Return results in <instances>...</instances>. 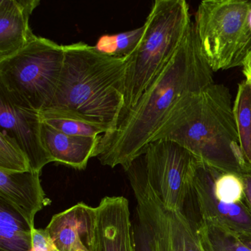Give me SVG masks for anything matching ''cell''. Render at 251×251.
I'll return each mask as SVG.
<instances>
[{
	"mask_svg": "<svg viewBox=\"0 0 251 251\" xmlns=\"http://www.w3.org/2000/svg\"><path fill=\"white\" fill-rule=\"evenodd\" d=\"M192 23L171 61L126 111L111 133L101 135L97 157L104 166L125 171L145 152L166 123L214 83Z\"/></svg>",
	"mask_w": 251,
	"mask_h": 251,
	"instance_id": "6da1fadb",
	"label": "cell"
},
{
	"mask_svg": "<svg viewBox=\"0 0 251 251\" xmlns=\"http://www.w3.org/2000/svg\"><path fill=\"white\" fill-rule=\"evenodd\" d=\"M64 52L56 92L41 114L82 120L104 127L106 133L114 131L124 108L131 56L104 55L82 42L64 45Z\"/></svg>",
	"mask_w": 251,
	"mask_h": 251,
	"instance_id": "7a4b0ae2",
	"label": "cell"
},
{
	"mask_svg": "<svg viewBox=\"0 0 251 251\" xmlns=\"http://www.w3.org/2000/svg\"><path fill=\"white\" fill-rule=\"evenodd\" d=\"M173 141L201 162L224 173H251L241 148L229 89L212 83L172 117L153 142Z\"/></svg>",
	"mask_w": 251,
	"mask_h": 251,
	"instance_id": "3957f363",
	"label": "cell"
},
{
	"mask_svg": "<svg viewBox=\"0 0 251 251\" xmlns=\"http://www.w3.org/2000/svg\"><path fill=\"white\" fill-rule=\"evenodd\" d=\"M192 23L189 5L184 0L154 1L144 23L145 34L130 58L121 117L137 103L162 73L180 48Z\"/></svg>",
	"mask_w": 251,
	"mask_h": 251,
	"instance_id": "277c9868",
	"label": "cell"
},
{
	"mask_svg": "<svg viewBox=\"0 0 251 251\" xmlns=\"http://www.w3.org/2000/svg\"><path fill=\"white\" fill-rule=\"evenodd\" d=\"M137 201L135 251H204L189 217L163 205L145 176L140 158L126 170Z\"/></svg>",
	"mask_w": 251,
	"mask_h": 251,
	"instance_id": "5b68a950",
	"label": "cell"
},
{
	"mask_svg": "<svg viewBox=\"0 0 251 251\" xmlns=\"http://www.w3.org/2000/svg\"><path fill=\"white\" fill-rule=\"evenodd\" d=\"M64 57V45L36 36L14 55L0 60V89L41 112L53 99Z\"/></svg>",
	"mask_w": 251,
	"mask_h": 251,
	"instance_id": "8992f818",
	"label": "cell"
},
{
	"mask_svg": "<svg viewBox=\"0 0 251 251\" xmlns=\"http://www.w3.org/2000/svg\"><path fill=\"white\" fill-rule=\"evenodd\" d=\"M251 1L206 0L198 6L195 27L213 72L232 68L245 33Z\"/></svg>",
	"mask_w": 251,
	"mask_h": 251,
	"instance_id": "52a82bcc",
	"label": "cell"
},
{
	"mask_svg": "<svg viewBox=\"0 0 251 251\" xmlns=\"http://www.w3.org/2000/svg\"><path fill=\"white\" fill-rule=\"evenodd\" d=\"M141 158L147 180L163 205L185 214L201 161L181 145L165 139L150 144Z\"/></svg>",
	"mask_w": 251,
	"mask_h": 251,
	"instance_id": "ba28073f",
	"label": "cell"
},
{
	"mask_svg": "<svg viewBox=\"0 0 251 251\" xmlns=\"http://www.w3.org/2000/svg\"><path fill=\"white\" fill-rule=\"evenodd\" d=\"M43 120L33 109L0 89V126L17 142L28 157L32 170L41 173L53 158L44 143Z\"/></svg>",
	"mask_w": 251,
	"mask_h": 251,
	"instance_id": "9c48e42d",
	"label": "cell"
},
{
	"mask_svg": "<svg viewBox=\"0 0 251 251\" xmlns=\"http://www.w3.org/2000/svg\"><path fill=\"white\" fill-rule=\"evenodd\" d=\"M216 170L201 161L194 177L190 198L198 208L200 221L216 223L239 236L251 237V212L245 201L226 204L214 195Z\"/></svg>",
	"mask_w": 251,
	"mask_h": 251,
	"instance_id": "30bf717a",
	"label": "cell"
},
{
	"mask_svg": "<svg viewBox=\"0 0 251 251\" xmlns=\"http://www.w3.org/2000/svg\"><path fill=\"white\" fill-rule=\"evenodd\" d=\"M95 236L90 251H135L129 202L124 197H105L96 207Z\"/></svg>",
	"mask_w": 251,
	"mask_h": 251,
	"instance_id": "8fae6325",
	"label": "cell"
},
{
	"mask_svg": "<svg viewBox=\"0 0 251 251\" xmlns=\"http://www.w3.org/2000/svg\"><path fill=\"white\" fill-rule=\"evenodd\" d=\"M96 218V207L79 202L54 215L45 229L59 251H90Z\"/></svg>",
	"mask_w": 251,
	"mask_h": 251,
	"instance_id": "7c38bea8",
	"label": "cell"
},
{
	"mask_svg": "<svg viewBox=\"0 0 251 251\" xmlns=\"http://www.w3.org/2000/svg\"><path fill=\"white\" fill-rule=\"evenodd\" d=\"M40 174L0 170V199L17 210L33 228L35 216L51 203L41 184Z\"/></svg>",
	"mask_w": 251,
	"mask_h": 251,
	"instance_id": "4fadbf2b",
	"label": "cell"
},
{
	"mask_svg": "<svg viewBox=\"0 0 251 251\" xmlns=\"http://www.w3.org/2000/svg\"><path fill=\"white\" fill-rule=\"evenodd\" d=\"M40 3L39 0L0 1V60L14 55L35 39L30 17Z\"/></svg>",
	"mask_w": 251,
	"mask_h": 251,
	"instance_id": "5bb4252c",
	"label": "cell"
},
{
	"mask_svg": "<svg viewBox=\"0 0 251 251\" xmlns=\"http://www.w3.org/2000/svg\"><path fill=\"white\" fill-rule=\"evenodd\" d=\"M100 137L70 136L43 124L44 143L54 162L75 170L86 168L90 158L95 157Z\"/></svg>",
	"mask_w": 251,
	"mask_h": 251,
	"instance_id": "9a60e30c",
	"label": "cell"
},
{
	"mask_svg": "<svg viewBox=\"0 0 251 251\" xmlns=\"http://www.w3.org/2000/svg\"><path fill=\"white\" fill-rule=\"evenodd\" d=\"M33 229L17 210L0 199V251H31Z\"/></svg>",
	"mask_w": 251,
	"mask_h": 251,
	"instance_id": "2e32d148",
	"label": "cell"
},
{
	"mask_svg": "<svg viewBox=\"0 0 251 251\" xmlns=\"http://www.w3.org/2000/svg\"><path fill=\"white\" fill-rule=\"evenodd\" d=\"M195 228L204 251H251L237 234L220 225L199 221Z\"/></svg>",
	"mask_w": 251,
	"mask_h": 251,
	"instance_id": "e0dca14e",
	"label": "cell"
},
{
	"mask_svg": "<svg viewBox=\"0 0 251 251\" xmlns=\"http://www.w3.org/2000/svg\"><path fill=\"white\" fill-rule=\"evenodd\" d=\"M233 110L241 148L251 167V83L246 79L238 86Z\"/></svg>",
	"mask_w": 251,
	"mask_h": 251,
	"instance_id": "ac0fdd59",
	"label": "cell"
},
{
	"mask_svg": "<svg viewBox=\"0 0 251 251\" xmlns=\"http://www.w3.org/2000/svg\"><path fill=\"white\" fill-rule=\"evenodd\" d=\"M145 32V25L113 35H104L98 39L95 48L104 55L116 58L132 56L139 48Z\"/></svg>",
	"mask_w": 251,
	"mask_h": 251,
	"instance_id": "d6986e66",
	"label": "cell"
},
{
	"mask_svg": "<svg viewBox=\"0 0 251 251\" xmlns=\"http://www.w3.org/2000/svg\"><path fill=\"white\" fill-rule=\"evenodd\" d=\"M0 170L9 172L33 171L25 152L3 130L0 131Z\"/></svg>",
	"mask_w": 251,
	"mask_h": 251,
	"instance_id": "ffe728a7",
	"label": "cell"
},
{
	"mask_svg": "<svg viewBox=\"0 0 251 251\" xmlns=\"http://www.w3.org/2000/svg\"><path fill=\"white\" fill-rule=\"evenodd\" d=\"M41 115L44 123L58 131L70 136L96 137L108 132L106 129L100 126L76 119L42 115V114Z\"/></svg>",
	"mask_w": 251,
	"mask_h": 251,
	"instance_id": "44dd1931",
	"label": "cell"
},
{
	"mask_svg": "<svg viewBox=\"0 0 251 251\" xmlns=\"http://www.w3.org/2000/svg\"><path fill=\"white\" fill-rule=\"evenodd\" d=\"M214 193L217 200L226 204L244 201V185L240 176L216 170Z\"/></svg>",
	"mask_w": 251,
	"mask_h": 251,
	"instance_id": "7402d4cb",
	"label": "cell"
},
{
	"mask_svg": "<svg viewBox=\"0 0 251 251\" xmlns=\"http://www.w3.org/2000/svg\"><path fill=\"white\" fill-rule=\"evenodd\" d=\"M251 57V5L247 20L245 33L239 50L233 60L232 68L243 66L245 61Z\"/></svg>",
	"mask_w": 251,
	"mask_h": 251,
	"instance_id": "603a6c76",
	"label": "cell"
},
{
	"mask_svg": "<svg viewBox=\"0 0 251 251\" xmlns=\"http://www.w3.org/2000/svg\"><path fill=\"white\" fill-rule=\"evenodd\" d=\"M31 251H59L57 249L46 229H37L35 227L32 230Z\"/></svg>",
	"mask_w": 251,
	"mask_h": 251,
	"instance_id": "cb8c5ba5",
	"label": "cell"
},
{
	"mask_svg": "<svg viewBox=\"0 0 251 251\" xmlns=\"http://www.w3.org/2000/svg\"><path fill=\"white\" fill-rule=\"evenodd\" d=\"M244 185V201L251 212V173L241 176Z\"/></svg>",
	"mask_w": 251,
	"mask_h": 251,
	"instance_id": "d4e9b609",
	"label": "cell"
},
{
	"mask_svg": "<svg viewBox=\"0 0 251 251\" xmlns=\"http://www.w3.org/2000/svg\"><path fill=\"white\" fill-rule=\"evenodd\" d=\"M239 237L243 243L251 249V237H248V236H239Z\"/></svg>",
	"mask_w": 251,
	"mask_h": 251,
	"instance_id": "484cf974",
	"label": "cell"
}]
</instances>
